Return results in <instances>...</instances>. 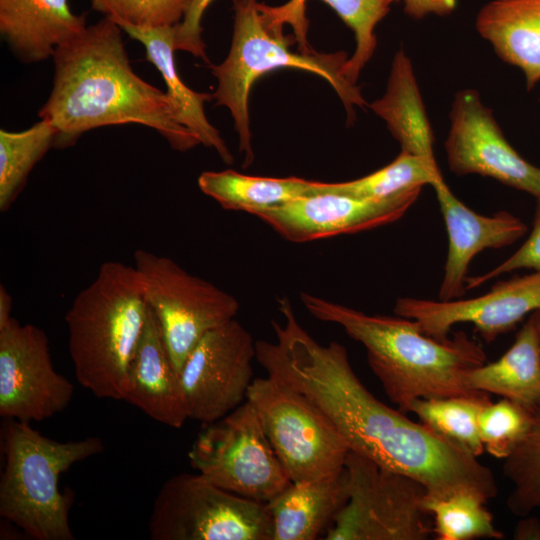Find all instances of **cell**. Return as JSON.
<instances>
[{
    "label": "cell",
    "mask_w": 540,
    "mask_h": 540,
    "mask_svg": "<svg viewBox=\"0 0 540 540\" xmlns=\"http://www.w3.org/2000/svg\"><path fill=\"white\" fill-rule=\"evenodd\" d=\"M12 297L7 289L0 286V327L4 326L12 318Z\"/></svg>",
    "instance_id": "cell-38"
},
{
    "label": "cell",
    "mask_w": 540,
    "mask_h": 540,
    "mask_svg": "<svg viewBox=\"0 0 540 540\" xmlns=\"http://www.w3.org/2000/svg\"><path fill=\"white\" fill-rule=\"evenodd\" d=\"M148 530L153 540H272L265 504L223 490L198 473L164 482Z\"/></svg>",
    "instance_id": "cell-11"
},
{
    "label": "cell",
    "mask_w": 540,
    "mask_h": 540,
    "mask_svg": "<svg viewBox=\"0 0 540 540\" xmlns=\"http://www.w3.org/2000/svg\"><path fill=\"white\" fill-rule=\"evenodd\" d=\"M246 400L291 482L314 481L344 469L349 445L303 394L267 375L254 378Z\"/></svg>",
    "instance_id": "cell-8"
},
{
    "label": "cell",
    "mask_w": 540,
    "mask_h": 540,
    "mask_svg": "<svg viewBox=\"0 0 540 540\" xmlns=\"http://www.w3.org/2000/svg\"><path fill=\"white\" fill-rule=\"evenodd\" d=\"M118 25L123 32L144 46L147 61L162 75L166 93L176 107L180 123L192 131L201 144L213 148L223 162L232 164L233 155L220 132L209 122L205 114L204 104L214 100L213 94L190 89L177 72L174 58L176 25L153 28Z\"/></svg>",
    "instance_id": "cell-22"
},
{
    "label": "cell",
    "mask_w": 540,
    "mask_h": 540,
    "mask_svg": "<svg viewBox=\"0 0 540 540\" xmlns=\"http://www.w3.org/2000/svg\"><path fill=\"white\" fill-rule=\"evenodd\" d=\"M91 7L117 24L163 27L179 24L189 0H89Z\"/></svg>",
    "instance_id": "cell-33"
},
{
    "label": "cell",
    "mask_w": 540,
    "mask_h": 540,
    "mask_svg": "<svg viewBox=\"0 0 540 540\" xmlns=\"http://www.w3.org/2000/svg\"><path fill=\"white\" fill-rule=\"evenodd\" d=\"M490 401V394L485 392L422 398L412 402L408 412L451 444L478 458L485 451L479 435V415Z\"/></svg>",
    "instance_id": "cell-27"
},
{
    "label": "cell",
    "mask_w": 540,
    "mask_h": 540,
    "mask_svg": "<svg viewBox=\"0 0 540 540\" xmlns=\"http://www.w3.org/2000/svg\"><path fill=\"white\" fill-rule=\"evenodd\" d=\"M57 130L41 119L18 132L0 130V211L16 200L35 165L55 145Z\"/></svg>",
    "instance_id": "cell-29"
},
{
    "label": "cell",
    "mask_w": 540,
    "mask_h": 540,
    "mask_svg": "<svg viewBox=\"0 0 540 540\" xmlns=\"http://www.w3.org/2000/svg\"><path fill=\"white\" fill-rule=\"evenodd\" d=\"M402 1L404 12L415 20L428 15L446 16L457 6V0H394Z\"/></svg>",
    "instance_id": "cell-36"
},
{
    "label": "cell",
    "mask_w": 540,
    "mask_h": 540,
    "mask_svg": "<svg viewBox=\"0 0 540 540\" xmlns=\"http://www.w3.org/2000/svg\"><path fill=\"white\" fill-rule=\"evenodd\" d=\"M300 299L314 318L339 325L364 346L370 369L400 411L422 398L480 392L468 388L465 376L486 363V354L463 331L439 340L409 318L368 315L305 292Z\"/></svg>",
    "instance_id": "cell-3"
},
{
    "label": "cell",
    "mask_w": 540,
    "mask_h": 540,
    "mask_svg": "<svg viewBox=\"0 0 540 540\" xmlns=\"http://www.w3.org/2000/svg\"><path fill=\"white\" fill-rule=\"evenodd\" d=\"M537 310L540 271L499 281L489 292L475 298L434 301L401 297L394 306L396 315L415 320L433 338L445 340L454 325L471 323L487 343Z\"/></svg>",
    "instance_id": "cell-15"
},
{
    "label": "cell",
    "mask_w": 540,
    "mask_h": 540,
    "mask_svg": "<svg viewBox=\"0 0 540 540\" xmlns=\"http://www.w3.org/2000/svg\"><path fill=\"white\" fill-rule=\"evenodd\" d=\"M254 359L256 342L236 318L207 333L179 372L189 419L207 425L245 402Z\"/></svg>",
    "instance_id": "cell-12"
},
{
    "label": "cell",
    "mask_w": 540,
    "mask_h": 540,
    "mask_svg": "<svg viewBox=\"0 0 540 540\" xmlns=\"http://www.w3.org/2000/svg\"><path fill=\"white\" fill-rule=\"evenodd\" d=\"M73 384L52 363L41 328L15 318L0 327V416L43 421L65 410Z\"/></svg>",
    "instance_id": "cell-13"
},
{
    "label": "cell",
    "mask_w": 540,
    "mask_h": 540,
    "mask_svg": "<svg viewBox=\"0 0 540 540\" xmlns=\"http://www.w3.org/2000/svg\"><path fill=\"white\" fill-rule=\"evenodd\" d=\"M519 269L540 271V203H537L532 230L524 243L492 270L482 275L467 277L466 290L475 289L491 279Z\"/></svg>",
    "instance_id": "cell-34"
},
{
    "label": "cell",
    "mask_w": 540,
    "mask_h": 540,
    "mask_svg": "<svg viewBox=\"0 0 540 540\" xmlns=\"http://www.w3.org/2000/svg\"><path fill=\"white\" fill-rule=\"evenodd\" d=\"M421 190L415 188L384 200L317 193L258 211L254 216L284 239L303 243L393 223L417 201Z\"/></svg>",
    "instance_id": "cell-16"
},
{
    "label": "cell",
    "mask_w": 540,
    "mask_h": 540,
    "mask_svg": "<svg viewBox=\"0 0 540 540\" xmlns=\"http://www.w3.org/2000/svg\"><path fill=\"white\" fill-rule=\"evenodd\" d=\"M443 178L438 166L400 151L386 166L361 178L337 183L314 181L312 194L336 193L361 199L384 200L409 190L432 185Z\"/></svg>",
    "instance_id": "cell-28"
},
{
    "label": "cell",
    "mask_w": 540,
    "mask_h": 540,
    "mask_svg": "<svg viewBox=\"0 0 540 540\" xmlns=\"http://www.w3.org/2000/svg\"><path fill=\"white\" fill-rule=\"evenodd\" d=\"M188 459L208 482L263 504L292 483L247 400L217 421L203 425Z\"/></svg>",
    "instance_id": "cell-10"
},
{
    "label": "cell",
    "mask_w": 540,
    "mask_h": 540,
    "mask_svg": "<svg viewBox=\"0 0 540 540\" xmlns=\"http://www.w3.org/2000/svg\"><path fill=\"white\" fill-rule=\"evenodd\" d=\"M484 498L469 491H458L445 497L426 496L424 507L433 519L437 540H501L505 536L494 524Z\"/></svg>",
    "instance_id": "cell-30"
},
{
    "label": "cell",
    "mask_w": 540,
    "mask_h": 540,
    "mask_svg": "<svg viewBox=\"0 0 540 540\" xmlns=\"http://www.w3.org/2000/svg\"><path fill=\"white\" fill-rule=\"evenodd\" d=\"M515 540H540V520L530 514L522 516L514 529Z\"/></svg>",
    "instance_id": "cell-37"
},
{
    "label": "cell",
    "mask_w": 540,
    "mask_h": 540,
    "mask_svg": "<svg viewBox=\"0 0 540 540\" xmlns=\"http://www.w3.org/2000/svg\"><path fill=\"white\" fill-rule=\"evenodd\" d=\"M234 28L231 48L220 64H208L218 85L213 93L217 106H225L234 120L239 150L244 154L243 167L254 161L248 100L255 81L266 73L294 68L312 72L325 79L343 102L348 122L355 117V106L366 101L357 85L343 75L345 52L295 53L289 49L295 37L284 36L282 28L272 26L260 11L257 0H233Z\"/></svg>",
    "instance_id": "cell-5"
},
{
    "label": "cell",
    "mask_w": 540,
    "mask_h": 540,
    "mask_svg": "<svg viewBox=\"0 0 540 540\" xmlns=\"http://www.w3.org/2000/svg\"><path fill=\"white\" fill-rule=\"evenodd\" d=\"M503 473L513 489L507 507L517 516L540 509V408L534 412L533 424L517 446L503 460Z\"/></svg>",
    "instance_id": "cell-31"
},
{
    "label": "cell",
    "mask_w": 540,
    "mask_h": 540,
    "mask_svg": "<svg viewBox=\"0 0 540 540\" xmlns=\"http://www.w3.org/2000/svg\"><path fill=\"white\" fill-rule=\"evenodd\" d=\"M539 101H540V98H539Z\"/></svg>",
    "instance_id": "cell-40"
},
{
    "label": "cell",
    "mask_w": 540,
    "mask_h": 540,
    "mask_svg": "<svg viewBox=\"0 0 540 540\" xmlns=\"http://www.w3.org/2000/svg\"><path fill=\"white\" fill-rule=\"evenodd\" d=\"M122 32L104 16L53 55L52 89L39 117L57 130L54 148L74 145L89 130L124 124L152 128L177 151L201 144L180 123L166 91L134 72Z\"/></svg>",
    "instance_id": "cell-2"
},
{
    "label": "cell",
    "mask_w": 540,
    "mask_h": 540,
    "mask_svg": "<svg viewBox=\"0 0 540 540\" xmlns=\"http://www.w3.org/2000/svg\"><path fill=\"white\" fill-rule=\"evenodd\" d=\"M147 314L135 267L118 261L103 263L65 316L69 354L83 388L98 398L123 399Z\"/></svg>",
    "instance_id": "cell-4"
},
{
    "label": "cell",
    "mask_w": 540,
    "mask_h": 540,
    "mask_svg": "<svg viewBox=\"0 0 540 540\" xmlns=\"http://www.w3.org/2000/svg\"><path fill=\"white\" fill-rule=\"evenodd\" d=\"M436 193L447 236L448 250L439 300L460 299L472 259L485 249L507 247L527 233L526 224L508 211L491 216L478 214L451 191L441 178L431 185Z\"/></svg>",
    "instance_id": "cell-17"
},
{
    "label": "cell",
    "mask_w": 540,
    "mask_h": 540,
    "mask_svg": "<svg viewBox=\"0 0 540 540\" xmlns=\"http://www.w3.org/2000/svg\"><path fill=\"white\" fill-rule=\"evenodd\" d=\"M348 498L326 540H426L433 535L426 487L350 450L344 465Z\"/></svg>",
    "instance_id": "cell-7"
},
{
    "label": "cell",
    "mask_w": 540,
    "mask_h": 540,
    "mask_svg": "<svg viewBox=\"0 0 540 540\" xmlns=\"http://www.w3.org/2000/svg\"><path fill=\"white\" fill-rule=\"evenodd\" d=\"M274 341L259 340L256 360L267 375L303 394L335 426L351 451L422 483L428 496L458 491L496 497L492 471L422 422L377 399L355 374L346 348L323 345L293 310L273 321Z\"/></svg>",
    "instance_id": "cell-1"
},
{
    "label": "cell",
    "mask_w": 540,
    "mask_h": 540,
    "mask_svg": "<svg viewBox=\"0 0 540 540\" xmlns=\"http://www.w3.org/2000/svg\"><path fill=\"white\" fill-rule=\"evenodd\" d=\"M122 400L172 428H181L189 419L179 373L149 308L143 333L128 369Z\"/></svg>",
    "instance_id": "cell-18"
},
{
    "label": "cell",
    "mask_w": 540,
    "mask_h": 540,
    "mask_svg": "<svg viewBox=\"0 0 540 540\" xmlns=\"http://www.w3.org/2000/svg\"><path fill=\"white\" fill-rule=\"evenodd\" d=\"M529 317L531 318L534 324L537 339H538L539 349H540V310L535 311Z\"/></svg>",
    "instance_id": "cell-39"
},
{
    "label": "cell",
    "mask_w": 540,
    "mask_h": 540,
    "mask_svg": "<svg viewBox=\"0 0 540 540\" xmlns=\"http://www.w3.org/2000/svg\"><path fill=\"white\" fill-rule=\"evenodd\" d=\"M144 297L170 359L179 373L196 344L235 319L237 299L194 276L173 259L138 249L133 254Z\"/></svg>",
    "instance_id": "cell-9"
},
{
    "label": "cell",
    "mask_w": 540,
    "mask_h": 540,
    "mask_svg": "<svg viewBox=\"0 0 540 540\" xmlns=\"http://www.w3.org/2000/svg\"><path fill=\"white\" fill-rule=\"evenodd\" d=\"M307 0H289L280 6L258 3L268 23L282 28L285 24L293 27L294 37L303 52L312 51L307 41L308 20ZM329 5L341 20L353 31L356 48L343 67V75L352 85H356L360 72L372 58L377 38L375 28L388 14L394 0H322Z\"/></svg>",
    "instance_id": "cell-23"
},
{
    "label": "cell",
    "mask_w": 540,
    "mask_h": 540,
    "mask_svg": "<svg viewBox=\"0 0 540 540\" xmlns=\"http://www.w3.org/2000/svg\"><path fill=\"white\" fill-rule=\"evenodd\" d=\"M469 389L495 394L532 412L540 408V349L529 317L511 347L496 361L471 369L465 376Z\"/></svg>",
    "instance_id": "cell-25"
},
{
    "label": "cell",
    "mask_w": 540,
    "mask_h": 540,
    "mask_svg": "<svg viewBox=\"0 0 540 540\" xmlns=\"http://www.w3.org/2000/svg\"><path fill=\"white\" fill-rule=\"evenodd\" d=\"M450 122L444 146L454 174L493 178L530 194L540 203V167L529 163L510 145L476 90L464 89L455 94Z\"/></svg>",
    "instance_id": "cell-14"
},
{
    "label": "cell",
    "mask_w": 540,
    "mask_h": 540,
    "mask_svg": "<svg viewBox=\"0 0 540 540\" xmlns=\"http://www.w3.org/2000/svg\"><path fill=\"white\" fill-rule=\"evenodd\" d=\"M313 182L298 177L273 178L241 174L232 169L205 171L198 187L226 210L256 212L311 195Z\"/></svg>",
    "instance_id": "cell-26"
},
{
    "label": "cell",
    "mask_w": 540,
    "mask_h": 540,
    "mask_svg": "<svg viewBox=\"0 0 540 540\" xmlns=\"http://www.w3.org/2000/svg\"><path fill=\"white\" fill-rule=\"evenodd\" d=\"M348 498L345 469L318 480L291 483L265 503L272 540H315L324 535Z\"/></svg>",
    "instance_id": "cell-20"
},
{
    "label": "cell",
    "mask_w": 540,
    "mask_h": 540,
    "mask_svg": "<svg viewBox=\"0 0 540 540\" xmlns=\"http://www.w3.org/2000/svg\"><path fill=\"white\" fill-rule=\"evenodd\" d=\"M475 27L504 62L519 68L527 90L540 81V0H492Z\"/></svg>",
    "instance_id": "cell-21"
},
{
    "label": "cell",
    "mask_w": 540,
    "mask_h": 540,
    "mask_svg": "<svg viewBox=\"0 0 540 540\" xmlns=\"http://www.w3.org/2000/svg\"><path fill=\"white\" fill-rule=\"evenodd\" d=\"M534 412L511 400L490 401L479 415V435L484 450L497 459H506L529 432Z\"/></svg>",
    "instance_id": "cell-32"
},
{
    "label": "cell",
    "mask_w": 540,
    "mask_h": 540,
    "mask_svg": "<svg viewBox=\"0 0 540 540\" xmlns=\"http://www.w3.org/2000/svg\"><path fill=\"white\" fill-rule=\"evenodd\" d=\"M5 465L0 479V515L36 540H74L70 510L74 493L59 488L72 465L101 453L99 437L60 442L42 435L30 422L5 419Z\"/></svg>",
    "instance_id": "cell-6"
},
{
    "label": "cell",
    "mask_w": 540,
    "mask_h": 540,
    "mask_svg": "<svg viewBox=\"0 0 540 540\" xmlns=\"http://www.w3.org/2000/svg\"><path fill=\"white\" fill-rule=\"evenodd\" d=\"M86 27V14L74 13L69 0H0L1 36L23 63L52 58Z\"/></svg>",
    "instance_id": "cell-19"
},
{
    "label": "cell",
    "mask_w": 540,
    "mask_h": 540,
    "mask_svg": "<svg viewBox=\"0 0 540 540\" xmlns=\"http://www.w3.org/2000/svg\"><path fill=\"white\" fill-rule=\"evenodd\" d=\"M214 0H189L182 21L176 25L175 49L202 58L210 64L202 39V17Z\"/></svg>",
    "instance_id": "cell-35"
},
{
    "label": "cell",
    "mask_w": 540,
    "mask_h": 540,
    "mask_svg": "<svg viewBox=\"0 0 540 540\" xmlns=\"http://www.w3.org/2000/svg\"><path fill=\"white\" fill-rule=\"evenodd\" d=\"M369 108L385 121L401 151L438 166L431 124L412 63L402 49L393 58L385 94L370 103Z\"/></svg>",
    "instance_id": "cell-24"
}]
</instances>
